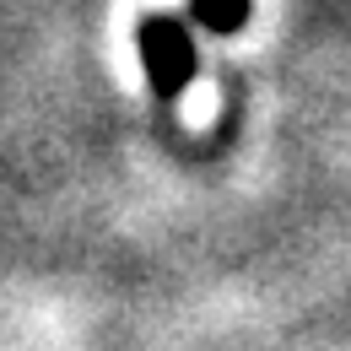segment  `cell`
<instances>
[{"instance_id": "7a4b0ae2", "label": "cell", "mask_w": 351, "mask_h": 351, "mask_svg": "<svg viewBox=\"0 0 351 351\" xmlns=\"http://www.w3.org/2000/svg\"><path fill=\"white\" fill-rule=\"evenodd\" d=\"M189 16L206 33H238L249 22V0H189Z\"/></svg>"}, {"instance_id": "6da1fadb", "label": "cell", "mask_w": 351, "mask_h": 351, "mask_svg": "<svg viewBox=\"0 0 351 351\" xmlns=\"http://www.w3.org/2000/svg\"><path fill=\"white\" fill-rule=\"evenodd\" d=\"M135 49H141L152 97H157V103H178V92L189 87L195 71H200V49H195L189 22L173 16V11H146V16L135 22Z\"/></svg>"}]
</instances>
